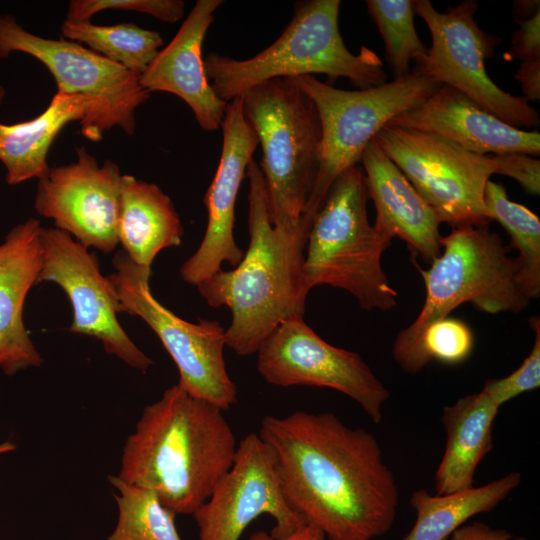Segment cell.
Here are the masks:
<instances>
[{"instance_id": "cell-1", "label": "cell", "mask_w": 540, "mask_h": 540, "mask_svg": "<svg viewBox=\"0 0 540 540\" xmlns=\"http://www.w3.org/2000/svg\"><path fill=\"white\" fill-rule=\"evenodd\" d=\"M258 435L287 505L327 540H373L392 528L399 489L371 432L298 410L265 416Z\"/></svg>"}, {"instance_id": "cell-2", "label": "cell", "mask_w": 540, "mask_h": 540, "mask_svg": "<svg viewBox=\"0 0 540 540\" xmlns=\"http://www.w3.org/2000/svg\"><path fill=\"white\" fill-rule=\"evenodd\" d=\"M237 444L223 410L177 383L143 409L117 476L192 515L231 468Z\"/></svg>"}, {"instance_id": "cell-3", "label": "cell", "mask_w": 540, "mask_h": 540, "mask_svg": "<svg viewBox=\"0 0 540 540\" xmlns=\"http://www.w3.org/2000/svg\"><path fill=\"white\" fill-rule=\"evenodd\" d=\"M246 176L248 249L235 268L221 269L197 285L209 306H226L231 311L225 343L240 356L255 354L284 320L304 315L308 293L303 284V263L313 220L304 214L297 223L273 226L263 174L253 159Z\"/></svg>"}, {"instance_id": "cell-4", "label": "cell", "mask_w": 540, "mask_h": 540, "mask_svg": "<svg viewBox=\"0 0 540 540\" xmlns=\"http://www.w3.org/2000/svg\"><path fill=\"white\" fill-rule=\"evenodd\" d=\"M340 5L339 0L297 2L279 38L252 58L209 53L204 69L217 97L228 103L259 83L313 74L347 78L360 89L385 83L383 62L373 50L362 46L353 54L346 47L338 25Z\"/></svg>"}, {"instance_id": "cell-5", "label": "cell", "mask_w": 540, "mask_h": 540, "mask_svg": "<svg viewBox=\"0 0 540 540\" xmlns=\"http://www.w3.org/2000/svg\"><path fill=\"white\" fill-rule=\"evenodd\" d=\"M365 173L355 165L341 173L314 215L303 263L308 293L327 285L355 297L364 310L396 307L398 293L382 267L383 253L392 238L369 223Z\"/></svg>"}, {"instance_id": "cell-6", "label": "cell", "mask_w": 540, "mask_h": 540, "mask_svg": "<svg viewBox=\"0 0 540 540\" xmlns=\"http://www.w3.org/2000/svg\"><path fill=\"white\" fill-rule=\"evenodd\" d=\"M440 255L428 269L418 266L425 286V300L413 323L400 331L392 355L403 370L422 333L433 322L449 316L462 304L496 314L518 313L530 303L518 280L516 257L489 225L452 228L441 237Z\"/></svg>"}, {"instance_id": "cell-7", "label": "cell", "mask_w": 540, "mask_h": 540, "mask_svg": "<svg viewBox=\"0 0 540 540\" xmlns=\"http://www.w3.org/2000/svg\"><path fill=\"white\" fill-rule=\"evenodd\" d=\"M262 147L268 217L273 226L305 214L320 156L321 124L312 100L287 78L259 83L240 96Z\"/></svg>"}, {"instance_id": "cell-8", "label": "cell", "mask_w": 540, "mask_h": 540, "mask_svg": "<svg viewBox=\"0 0 540 540\" xmlns=\"http://www.w3.org/2000/svg\"><path fill=\"white\" fill-rule=\"evenodd\" d=\"M287 79L312 100L321 124L319 167L305 211L311 218L323 205L336 178L358 165L376 134L442 86L414 70L404 77L359 90L338 89L313 75Z\"/></svg>"}, {"instance_id": "cell-9", "label": "cell", "mask_w": 540, "mask_h": 540, "mask_svg": "<svg viewBox=\"0 0 540 540\" xmlns=\"http://www.w3.org/2000/svg\"><path fill=\"white\" fill-rule=\"evenodd\" d=\"M373 141L441 223L452 228L490 224L484 191L493 174L507 176V153L476 154L440 136L393 125L384 126Z\"/></svg>"}, {"instance_id": "cell-10", "label": "cell", "mask_w": 540, "mask_h": 540, "mask_svg": "<svg viewBox=\"0 0 540 540\" xmlns=\"http://www.w3.org/2000/svg\"><path fill=\"white\" fill-rule=\"evenodd\" d=\"M12 52L31 55L53 75L58 90L81 95L88 109L80 131L100 141L105 131L118 126L135 131V111L150 96L140 84V73L67 39H47L26 31L9 15L0 14V58Z\"/></svg>"}, {"instance_id": "cell-11", "label": "cell", "mask_w": 540, "mask_h": 540, "mask_svg": "<svg viewBox=\"0 0 540 540\" xmlns=\"http://www.w3.org/2000/svg\"><path fill=\"white\" fill-rule=\"evenodd\" d=\"M115 286L122 313L141 318L158 336L179 371V382L193 396L223 411L237 402V388L224 359L225 329L214 320L188 322L164 307L150 290L151 268L134 263L123 251L113 257Z\"/></svg>"}, {"instance_id": "cell-12", "label": "cell", "mask_w": 540, "mask_h": 540, "mask_svg": "<svg viewBox=\"0 0 540 540\" xmlns=\"http://www.w3.org/2000/svg\"><path fill=\"white\" fill-rule=\"evenodd\" d=\"M478 7L477 1L464 0L439 12L429 0L414 1L415 14L430 31L431 47L413 70L460 91L512 127H538L537 110L522 96L502 90L486 72L484 61L500 38L478 26L474 18Z\"/></svg>"}, {"instance_id": "cell-13", "label": "cell", "mask_w": 540, "mask_h": 540, "mask_svg": "<svg viewBox=\"0 0 540 540\" xmlns=\"http://www.w3.org/2000/svg\"><path fill=\"white\" fill-rule=\"evenodd\" d=\"M257 370L269 384L315 386L354 400L378 424L390 391L362 357L323 340L296 316L281 322L261 344Z\"/></svg>"}, {"instance_id": "cell-14", "label": "cell", "mask_w": 540, "mask_h": 540, "mask_svg": "<svg viewBox=\"0 0 540 540\" xmlns=\"http://www.w3.org/2000/svg\"><path fill=\"white\" fill-rule=\"evenodd\" d=\"M41 237L43 262L38 283L53 282L67 295L73 311L69 331L96 338L108 354L147 371L153 361L122 328L115 286L102 274L96 254L56 227H42Z\"/></svg>"}, {"instance_id": "cell-15", "label": "cell", "mask_w": 540, "mask_h": 540, "mask_svg": "<svg viewBox=\"0 0 540 540\" xmlns=\"http://www.w3.org/2000/svg\"><path fill=\"white\" fill-rule=\"evenodd\" d=\"M262 514L274 519L270 534L277 538L305 523L283 497L271 450L252 432L238 442L231 468L192 515L198 540H240Z\"/></svg>"}, {"instance_id": "cell-16", "label": "cell", "mask_w": 540, "mask_h": 540, "mask_svg": "<svg viewBox=\"0 0 540 540\" xmlns=\"http://www.w3.org/2000/svg\"><path fill=\"white\" fill-rule=\"evenodd\" d=\"M76 153V161L38 179L34 208L84 247L111 253L119 244L123 174L110 160L99 165L85 147Z\"/></svg>"}, {"instance_id": "cell-17", "label": "cell", "mask_w": 540, "mask_h": 540, "mask_svg": "<svg viewBox=\"0 0 540 540\" xmlns=\"http://www.w3.org/2000/svg\"><path fill=\"white\" fill-rule=\"evenodd\" d=\"M221 128V156L215 176L204 196L207 209L206 231L198 249L180 268L181 278L196 287L220 271L223 262L235 268L244 256L233 234L235 203L259 140L244 116L240 97L228 102Z\"/></svg>"}, {"instance_id": "cell-18", "label": "cell", "mask_w": 540, "mask_h": 540, "mask_svg": "<svg viewBox=\"0 0 540 540\" xmlns=\"http://www.w3.org/2000/svg\"><path fill=\"white\" fill-rule=\"evenodd\" d=\"M388 125L440 136L481 155L540 154L538 131L512 127L448 85H442L425 101L399 114Z\"/></svg>"}, {"instance_id": "cell-19", "label": "cell", "mask_w": 540, "mask_h": 540, "mask_svg": "<svg viewBox=\"0 0 540 540\" xmlns=\"http://www.w3.org/2000/svg\"><path fill=\"white\" fill-rule=\"evenodd\" d=\"M222 0H198L180 29L160 49L140 74V84L149 93L167 92L181 98L192 110L198 125L208 132L223 122L227 102L219 99L205 74L202 45Z\"/></svg>"}, {"instance_id": "cell-20", "label": "cell", "mask_w": 540, "mask_h": 540, "mask_svg": "<svg viewBox=\"0 0 540 540\" xmlns=\"http://www.w3.org/2000/svg\"><path fill=\"white\" fill-rule=\"evenodd\" d=\"M41 233L40 222L31 217L0 244V370L7 376L43 361L23 322L26 297L42 268Z\"/></svg>"}, {"instance_id": "cell-21", "label": "cell", "mask_w": 540, "mask_h": 540, "mask_svg": "<svg viewBox=\"0 0 540 540\" xmlns=\"http://www.w3.org/2000/svg\"><path fill=\"white\" fill-rule=\"evenodd\" d=\"M360 162L376 210L374 227L392 239H402L415 256L431 264L442 250L441 222L434 209L373 140Z\"/></svg>"}, {"instance_id": "cell-22", "label": "cell", "mask_w": 540, "mask_h": 540, "mask_svg": "<svg viewBox=\"0 0 540 540\" xmlns=\"http://www.w3.org/2000/svg\"><path fill=\"white\" fill-rule=\"evenodd\" d=\"M499 409L482 390L443 408L441 422L446 443L435 473L436 494L474 487L476 469L493 445Z\"/></svg>"}, {"instance_id": "cell-23", "label": "cell", "mask_w": 540, "mask_h": 540, "mask_svg": "<svg viewBox=\"0 0 540 540\" xmlns=\"http://www.w3.org/2000/svg\"><path fill=\"white\" fill-rule=\"evenodd\" d=\"M183 226L171 201L157 185L123 174L118 242L136 264L151 268L160 251L182 242Z\"/></svg>"}, {"instance_id": "cell-24", "label": "cell", "mask_w": 540, "mask_h": 540, "mask_svg": "<svg viewBox=\"0 0 540 540\" xmlns=\"http://www.w3.org/2000/svg\"><path fill=\"white\" fill-rule=\"evenodd\" d=\"M88 102L77 94L57 90L47 108L35 118L11 125L0 122V161L6 181L16 185L41 178L48 170V151L68 123L81 121Z\"/></svg>"}, {"instance_id": "cell-25", "label": "cell", "mask_w": 540, "mask_h": 540, "mask_svg": "<svg viewBox=\"0 0 540 540\" xmlns=\"http://www.w3.org/2000/svg\"><path fill=\"white\" fill-rule=\"evenodd\" d=\"M521 481V473L513 471L483 486L445 495L415 490L410 497L415 522L402 540H447L475 515L492 511Z\"/></svg>"}, {"instance_id": "cell-26", "label": "cell", "mask_w": 540, "mask_h": 540, "mask_svg": "<svg viewBox=\"0 0 540 540\" xmlns=\"http://www.w3.org/2000/svg\"><path fill=\"white\" fill-rule=\"evenodd\" d=\"M61 34L128 70L142 73L163 46L161 35L134 23L96 25L91 21L65 20Z\"/></svg>"}, {"instance_id": "cell-27", "label": "cell", "mask_w": 540, "mask_h": 540, "mask_svg": "<svg viewBox=\"0 0 540 540\" xmlns=\"http://www.w3.org/2000/svg\"><path fill=\"white\" fill-rule=\"evenodd\" d=\"M484 201L490 216L498 221L511 239V247L519 255L518 280L522 291L531 300L540 296V220L526 206L511 201L501 184L489 180Z\"/></svg>"}, {"instance_id": "cell-28", "label": "cell", "mask_w": 540, "mask_h": 540, "mask_svg": "<svg viewBox=\"0 0 540 540\" xmlns=\"http://www.w3.org/2000/svg\"><path fill=\"white\" fill-rule=\"evenodd\" d=\"M117 490L114 498L118 519L106 540H182L175 524L176 513L164 506L150 489L108 477Z\"/></svg>"}, {"instance_id": "cell-29", "label": "cell", "mask_w": 540, "mask_h": 540, "mask_svg": "<svg viewBox=\"0 0 540 540\" xmlns=\"http://www.w3.org/2000/svg\"><path fill=\"white\" fill-rule=\"evenodd\" d=\"M366 7L384 41L394 79L410 74L411 63L417 65L427 55L414 26V1L367 0Z\"/></svg>"}, {"instance_id": "cell-30", "label": "cell", "mask_w": 540, "mask_h": 540, "mask_svg": "<svg viewBox=\"0 0 540 540\" xmlns=\"http://www.w3.org/2000/svg\"><path fill=\"white\" fill-rule=\"evenodd\" d=\"M473 349L474 334L470 326L463 320L447 316L424 330L403 371L416 374L433 361L459 365L471 356Z\"/></svg>"}, {"instance_id": "cell-31", "label": "cell", "mask_w": 540, "mask_h": 540, "mask_svg": "<svg viewBox=\"0 0 540 540\" xmlns=\"http://www.w3.org/2000/svg\"><path fill=\"white\" fill-rule=\"evenodd\" d=\"M529 325L534 331V344L522 364L506 377L487 380L482 391L498 407L515 397L540 386V318L532 316Z\"/></svg>"}, {"instance_id": "cell-32", "label": "cell", "mask_w": 540, "mask_h": 540, "mask_svg": "<svg viewBox=\"0 0 540 540\" xmlns=\"http://www.w3.org/2000/svg\"><path fill=\"white\" fill-rule=\"evenodd\" d=\"M107 9L136 11L162 22L175 23L183 17L185 4L181 0H72L66 20L90 21L93 15Z\"/></svg>"}, {"instance_id": "cell-33", "label": "cell", "mask_w": 540, "mask_h": 540, "mask_svg": "<svg viewBox=\"0 0 540 540\" xmlns=\"http://www.w3.org/2000/svg\"><path fill=\"white\" fill-rule=\"evenodd\" d=\"M519 27L513 33L511 46L503 55L506 61L521 62L540 60V11L523 20H516Z\"/></svg>"}, {"instance_id": "cell-34", "label": "cell", "mask_w": 540, "mask_h": 540, "mask_svg": "<svg viewBox=\"0 0 540 540\" xmlns=\"http://www.w3.org/2000/svg\"><path fill=\"white\" fill-rule=\"evenodd\" d=\"M450 540H528L523 536L515 537L509 531L473 521L460 526L451 535Z\"/></svg>"}, {"instance_id": "cell-35", "label": "cell", "mask_w": 540, "mask_h": 540, "mask_svg": "<svg viewBox=\"0 0 540 540\" xmlns=\"http://www.w3.org/2000/svg\"><path fill=\"white\" fill-rule=\"evenodd\" d=\"M515 79L521 84L523 98L527 101L540 99V60L521 62L515 73Z\"/></svg>"}, {"instance_id": "cell-36", "label": "cell", "mask_w": 540, "mask_h": 540, "mask_svg": "<svg viewBox=\"0 0 540 540\" xmlns=\"http://www.w3.org/2000/svg\"><path fill=\"white\" fill-rule=\"evenodd\" d=\"M249 540H327L325 535L312 525L304 523L288 536L277 538L266 531L253 533Z\"/></svg>"}, {"instance_id": "cell-37", "label": "cell", "mask_w": 540, "mask_h": 540, "mask_svg": "<svg viewBox=\"0 0 540 540\" xmlns=\"http://www.w3.org/2000/svg\"><path fill=\"white\" fill-rule=\"evenodd\" d=\"M16 449V445L10 441L0 443V455L9 453Z\"/></svg>"}, {"instance_id": "cell-38", "label": "cell", "mask_w": 540, "mask_h": 540, "mask_svg": "<svg viewBox=\"0 0 540 540\" xmlns=\"http://www.w3.org/2000/svg\"><path fill=\"white\" fill-rule=\"evenodd\" d=\"M4 96H5V90L2 86H0V105L4 99Z\"/></svg>"}]
</instances>
